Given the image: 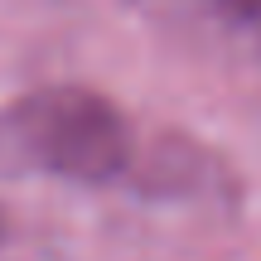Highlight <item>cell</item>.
I'll return each mask as SVG.
<instances>
[{"label": "cell", "mask_w": 261, "mask_h": 261, "mask_svg": "<svg viewBox=\"0 0 261 261\" xmlns=\"http://www.w3.org/2000/svg\"><path fill=\"white\" fill-rule=\"evenodd\" d=\"M198 10L208 19H218L227 34L261 44V0H198Z\"/></svg>", "instance_id": "obj_2"}, {"label": "cell", "mask_w": 261, "mask_h": 261, "mask_svg": "<svg viewBox=\"0 0 261 261\" xmlns=\"http://www.w3.org/2000/svg\"><path fill=\"white\" fill-rule=\"evenodd\" d=\"M0 155L77 184L116 179L130 160V126L87 87H44L0 116Z\"/></svg>", "instance_id": "obj_1"}]
</instances>
